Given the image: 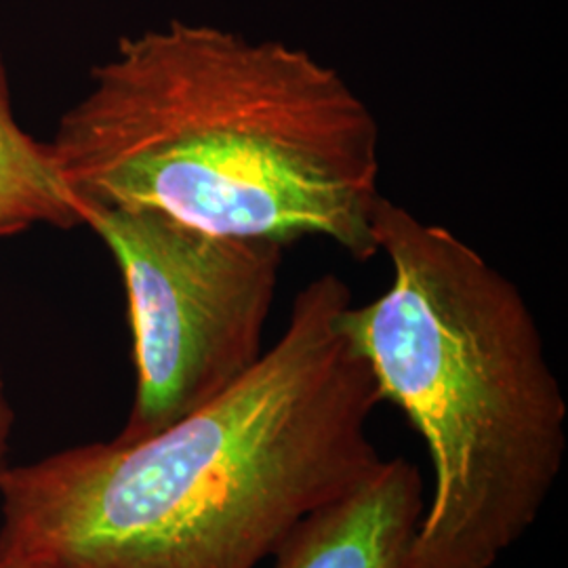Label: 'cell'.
<instances>
[{
	"instance_id": "3957f363",
	"label": "cell",
	"mask_w": 568,
	"mask_h": 568,
	"mask_svg": "<svg viewBox=\"0 0 568 568\" xmlns=\"http://www.w3.org/2000/svg\"><path fill=\"white\" fill-rule=\"evenodd\" d=\"M386 293L345 326L382 400L426 440L434 490L410 568H493L539 518L567 453V400L520 288L443 225L386 196Z\"/></svg>"
},
{
	"instance_id": "52a82bcc",
	"label": "cell",
	"mask_w": 568,
	"mask_h": 568,
	"mask_svg": "<svg viewBox=\"0 0 568 568\" xmlns=\"http://www.w3.org/2000/svg\"><path fill=\"white\" fill-rule=\"evenodd\" d=\"M11 427H13V408H11V403H9L4 379H2V373H0V476L9 467V464H7V453H9Z\"/></svg>"
},
{
	"instance_id": "6da1fadb",
	"label": "cell",
	"mask_w": 568,
	"mask_h": 568,
	"mask_svg": "<svg viewBox=\"0 0 568 568\" xmlns=\"http://www.w3.org/2000/svg\"><path fill=\"white\" fill-rule=\"evenodd\" d=\"M321 274L239 382L135 440L68 448L0 476V558L42 568H255L382 464V403Z\"/></svg>"
},
{
	"instance_id": "8992f818",
	"label": "cell",
	"mask_w": 568,
	"mask_h": 568,
	"mask_svg": "<svg viewBox=\"0 0 568 568\" xmlns=\"http://www.w3.org/2000/svg\"><path fill=\"white\" fill-rule=\"evenodd\" d=\"M9 93L0 51V239L37 225L61 230L81 225L79 209L61 183L49 143L21 129Z\"/></svg>"
},
{
	"instance_id": "7a4b0ae2",
	"label": "cell",
	"mask_w": 568,
	"mask_h": 568,
	"mask_svg": "<svg viewBox=\"0 0 568 568\" xmlns=\"http://www.w3.org/2000/svg\"><path fill=\"white\" fill-rule=\"evenodd\" d=\"M49 143L79 209H150L213 234L377 255L382 133L304 49L169 21L124 37Z\"/></svg>"
},
{
	"instance_id": "277c9868",
	"label": "cell",
	"mask_w": 568,
	"mask_h": 568,
	"mask_svg": "<svg viewBox=\"0 0 568 568\" xmlns=\"http://www.w3.org/2000/svg\"><path fill=\"white\" fill-rule=\"evenodd\" d=\"M121 270L133 335L135 398L116 438L171 426L264 356L284 244L213 234L150 209L82 206Z\"/></svg>"
},
{
	"instance_id": "ba28073f",
	"label": "cell",
	"mask_w": 568,
	"mask_h": 568,
	"mask_svg": "<svg viewBox=\"0 0 568 568\" xmlns=\"http://www.w3.org/2000/svg\"><path fill=\"white\" fill-rule=\"evenodd\" d=\"M0 568H42L34 562H26V560H16V558H0Z\"/></svg>"
},
{
	"instance_id": "5b68a950",
	"label": "cell",
	"mask_w": 568,
	"mask_h": 568,
	"mask_svg": "<svg viewBox=\"0 0 568 568\" xmlns=\"http://www.w3.org/2000/svg\"><path fill=\"white\" fill-rule=\"evenodd\" d=\"M417 467L382 459L365 480L312 511L274 551V568H410L424 516Z\"/></svg>"
}]
</instances>
